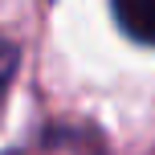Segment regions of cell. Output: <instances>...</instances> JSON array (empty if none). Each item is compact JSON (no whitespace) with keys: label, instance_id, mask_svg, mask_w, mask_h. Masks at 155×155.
<instances>
[{"label":"cell","instance_id":"2","mask_svg":"<svg viewBox=\"0 0 155 155\" xmlns=\"http://www.w3.org/2000/svg\"><path fill=\"white\" fill-rule=\"evenodd\" d=\"M12 74H16V45L0 37V98H4V90H8V82H12Z\"/></svg>","mask_w":155,"mask_h":155},{"label":"cell","instance_id":"1","mask_svg":"<svg viewBox=\"0 0 155 155\" xmlns=\"http://www.w3.org/2000/svg\"><path fill=\"white\" fill-rule=\"evenodd\" d=\"M114 16L135 41L155 45V0H114Z\"/></svg>","mask_w":155,"mask_h":155}]
</instances>
